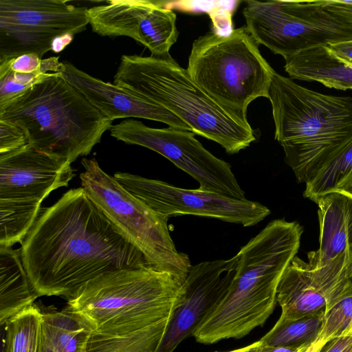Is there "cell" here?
I'll use <instances>...</instances> for the list:
<instances>
[{
  "label": "cell",
  "mask_w": 352,
  "mask_h": 352,
  "mask_svg": "<svg viewBox=\"0 0 352 352\" xmlns=\"http://www.w3.org/2000/svg\"><path fill=\"white\" fill-rule=\"evenodd\" d=\"M239 256L192 265L182 286V299L155 352H173L228 292Z\"/></svg>",
  "instance_id": "cell-15"
},
{
  "label": "cell",
  "mask_w": 352,
  "mask_h": 352,
  "mask_svg": "<svg viewBox=\"0 0 352 352\" xmlns=\"http://www.w3.org/2000/svg\"><path fill=\"white\" fill-rule=\"evenodd\" d=\"M92 30L102 36H124L147 47L151 56L170 57L179 32L176 14L162 2L148 0H113L88 8Z\"/></svg>",
  "instance_id": "cell-14"
},
{
  "label": "cell",
  "mask_w": 352,
  "mask_h": 352,
  "mask_svg": "<svg viewBox=\"0 0 352 352\" xmlns=\"http://www.w3.org/2000/svg\"><path fill=\"white\" fill-rule=\"evenodd\" d=\"M71 162L40 151L28 143L0 154V200L41 204L74 177Z\"/></svg>",
  "instance_id": "cell-16"
},
{
  "label": "cell",
  "mask_w": 352,
  "mask_h": 352,
  "mask_svg": "<svg viewBox=\"0 0 352 352\" xmlns=\"http://www.w3.org/2000/svg\"><path fill=\"white\" fill-rule=\"evenodd\" d=\"M261 344H262V342L259 340L258 341H256V342H255L250 345H248L246 346H243L240 349H237L230 351H226V352H258ZM216 352H217V351H216Z\"/></svg>",
  "instance_id": "cell-36"
},
{
  "label": "cell",
  "mask_w": 352,
  "mask_h": 352,
  "mask_svg": "<svg viewBox=\"0 0 352 352\" xmlns=\"http://www.w3.org/2000/svg\"><path fill=\"white\" fill-rule=\"evenodd\" d=\"M275 139L297 181L307 182L352 138V98L321 94L276 72L268 93Z\"/></svg>",
  "instance_id": "cell-2"
},
{
  "label": "cell",
  "mask_w": 352,
  "mask_h": 352,
  "mask_svg": "<svg viewBox=\"0 0 352 352\" xmlns=\"http://www.w3.org/2000/svg\"><path fill=\"white\" fill-rule=\"evenodd\" d=\"M327 344L328 343L316 341L311 346L300 352H320Z\"/></svg>",
  "instance_id": "cell-38"
},
{
  "label": "cell",
  "mask_w": 352,
  "mask_h": 352,
  "mask_svg": "<svg viewBox=\"0 0 352 352\" xmlns=\"http://www.w3.org/2000/svg\"><path fill=\"white\" fill-rule=\"evenodd\" d=\"M81 164V187L93 202L151 267L171 274L183 284L192 265L188 256L175 248L168 219L129 193L94 158H83Z\"/></svg>",
  "instance_id": "cell-7"
},
{
  "label": "cell",
  "mask_w": 352,
  "mask_h": 352,
  "mask_svg": "<svg viewBox=\"0 0 352 352\" xmlns=\"http://www.w3.org/2000/svg\"><path fill=\"white\" fill-rule=\"evenodd\" d=\"M51 74L45 72L34 74L17 73L12 71L4 63H0V107L32 85L45 79Z\"/></svg>",
  "instance_id": "cell-28"
},
{
  "label": "cell",
  "mask_w": 352,
  "mask_h": 352,
  "mask_svg": "<svg viewBox=\"0 0 352 352\" xmlns=\"http://www.w3.org/2000/svg\"><path fill=\"white\" fill-rule=\"evenodd\" d=\"M27 144L25 133L20 127L0 120V154L18 149Z\"/></svg>",
  "instance_id": "cell-29"
},
{
  "label": "cell",
  "mask_w": 352,
  "mask_h": 352,
  "mask_svg": "<svg viewBox=\"0 0 352 352\" xmlns=\"http://www.w3.org/2000/svg\"><path fill=\"white\" fill-rule=\"evenodd\" d=\"M41 329L56 352H87L93 333L88 323L67 307L41 312Z\"/></svg>",
  "instance_id": "cell-21"
},
{
  "label": "cell",
  "mask_w": 352,
  "mask_h": 352,
  "mask_svg": "<svg viewBox=\"0 0 352 352\" xmlns=\"http://www.w3.org/2000/svg\"><path fill=\"white\" fill-rule=\"evenodd\" d=\"M0 326L1 339V352H10L9 326L8 321L0 324Z\"/></svg>",
  "instance_id": "cell-34"
},
{
  "label": "cell",
  "mask_w": 352,
  "mask_h": 352,
  "mask_svg": "<svg viewBox=\"0 0 352 352\" xmlns=\"http://www.w3.org/2000/svg\"><path fill=\"white\" fill-rule=\"evenodd\" d=\"M41 204L0 200V246L21 243L40 213Z\"/></svg>",
  "instance_id": "cell-24"
},
{
  "label": "cell",
  "mask_w": 352,
  "mask_h": 352,
  "mask_svg": "<svg viewBox=\"0 0 352 352\" xmlns=\"http://www.w3.org/2000/svg\"><path fill=\"white\" fill-rule=\"evenodd\" d=\"M170 319L122 337H107L92 333L87 352H155Z\"/></svg>",
  "instance_id": "cell-22"
},
{
  "label": "cell",
  "mask_w": 352,
  "mask_h": 352,
  "mask_svg": "<svg viewBox=\"0 0 352 352\" xmlns=\"http://www.w3.org/2000/svg\"><path fill=\"white\" fill-rule=\"evenodd\" d=\"M307 258L306 262L296 256L279 281V321L325 311L352 292V248L326 261H320L314 251Z\"/></svg>",
  "instance_id": "cell-13"
},
{
  "label": "cell",
  "mask_w": 352,
  "mask_h": 352,
  "mask_svg": "<svg viewBox=\"0 0 352 352\" xmlns=\"http://www.w3.org/2000/svg\"><path fill=\"white\" fill-rule=\"evenodd\" d=\"M285 60L284 68L291 79L352 90V63L338 56L327 45L302 50Z\"/></svg>",
  "instance_id": "cell-18"
},
{
  "label": "cell",
  "mask_w": 352,
  "mask_h": 352,
  "mask_svg": "<svg viewBox=\"0 0 352 352\" xmlns=\"http://www.w3.org/2000/svg\"><path fill=\"white\" fill-rule=\"evenodd\" d=\"M320 247L314 251L322 261L332 259L352 248V197L331 192L318 197Z\"/></svg>",
  "instance_id": "cell-19"
},
{
  "label": "cell",
  "mask_w": 352,
  "mask_h": 352,
  "mask_svg": "<svg viewBox=\"0 0 352 352\" xmlns=\"http://www.w3.org/2000/svg\"><path fill=\"white\" fill-rule=\"evenodd\" d=\"M285 266L274 254L253 249L239 254L231 285L222 299L205 316L192 336L214 344L241 338L262 327L273 312Z\"/></svg>",
  "instance_id": "cell-9"
},
{
  "label": "cell",
  "mask_w": 352,
  "mask_h": 352,
  "mask_svg": "<svg viewBox=\"0 0 352 352\" xmlns=\"http://www.w3.org/2000/svg\"><path fill=\"white\" fill-rule=\"evenodd\" d=\"M324 311L284 321L278 320L260 340L272 346L309 347L315 343L320 332Z\"/></svg>",
  "instance_id": "cell-23"
},
{
  "label": "cell",
  "mask_w": 352,
  "mask_h": 352,
  "mask_svg": "<svg viewBox=\"0 0 352 352\" xmlns=\"http://www.w3.org/2000/svg\"><path fill=\"white\" fill-rule=\"evenodd\" d=\"M59 73L94 107L112 121L124 118H143L192 132L186 123L166 108L115 84L94 77L68 61H61Z\"/></svg>",
  "instance_id": "cell-17"
},
{
  "label": "cell",
  "mask_w": 352,
  "mask_h": 352,
  "mask_svg": "<svg viewBox=\"0 0 352 352\" xmlns=\"http://www.w3.org/2000/svg\"><path fill=\"white\" fill-rule=\"evenodd\" d=\"M245 28L256 43L284 59L302 50L352 40L340 1H245Z\"/></svg>",
  "instance_id": "cell-8"
},
{
  "label": "cell",
  "mask_w": 352,
  "mask_h": 352,
  "mask_svg": "<svg viewBox=\"0 0 352 352\" xmlns=\"http://www.w3.org/2000/svg\"><path fill=\"white\" fill-rule=\"evenodd\" d=\"M186 69L214 101L248 126V107L258 98H268L275 72L245 27L226 35L210 31L195 40Z\"/></svg>",
  "instance_id": "cell-6"
},
{
  "label": "cell",
  "mask_w": 352,
  "mask_h": 352,
  "mask_svg": "<svg viewBox=\"0 0 352 352\" xmlns=\"http://www.w3.org/2000/svg\"><path fill=\"white\" fill-rule=\"evenodd\" d=\"M113 82L169 110L193 133L218 143L229 154L239 153L256 139L251 126L226 111L171 56L123 55Z\"/></svg>",
  "instance_id": "cell-5"
},
{
  "label": "cell",
  "mask_w": 352,
  "mask_h": 352,
  "mask_svg": "<svg viewBox=\"0 0 352 352\" xmlns=\"http://www.w3.org/2000/svg\"><path fill=\"white\" fill-rule=\"evenodd\" d=\"M74 38L72 34H65L56 37L52 43V49L53 52L58 53L63 51L69 44L72 43Z\"/></svg>",
  "instance_id": "cell-33"
},
{
  "label": "cell",
  "mask_w": 352,
  "mask_h": 352,
  "mask_svg": "<svg viewBox=\"0 0 352 352\" xmlns=\"http://www.w3.org/2000/svg\"><path fill=\"white\" fill-rule=\"evenodd\" d=\"M352 169V138L305 183L303 196L315 202L333 190Z\"/></svg>",
  "instance_id": "cell-25"
},
{
  "label": "cell",
  "mask_w": 352,
  "mask_h": 352,
  "mask_svg": "<svg viewBox=\"0 0 352 352\" xmlns=\"http://www.w3.org/2000/svg\"><path fill=\"white\" fill-rule=\"evenodd\" d=\"M37 297L19 250L0 246V324L34 305Z\"/></svg>",
  "instance_id": "cell-20"
},
{
  "label": "cell",
  "mask_w": 352,
  "mask_h": 352,
  "mask_svg": "<svg viewBox=\"0 0 352 352\" xmlns=\"http://www.w3.org/2000/svg\"><path fill=\"white\" fill-rule=\"evenodd\" d=\"M182 283L171 274L149 266L102 274L68 300L93 333L122 337L172 318L179 307Z\"/></svg>",
  "instance_id": "cell-3"
},
{
  "label": "cell",
  "mask_w": 352,
  "mask_h": 352,
  "mask_svg": "<svg viewBox=\"0 0 352 352\" xmlns=\"http://www.w3.org/2000/svg\"><path fill=\"white\" fill-rule=\"evenodd\" d=\"M10 352H40L41 311L32 305L8 320Z\"/></svg>",
  "instance_id": "cell-26"
},
{
  "label": "cell",
  "mask_w": 352,
  "mask_h": 352,
  "mask_svg": "<svg viewBox=\"0 0 352 352\" xmlns=\"http://www.w3.org/2000/svg\"><path fill=\"white\" fill-rule=\"evenodd\" d=\"M87 10L66 0H0V62L25 54L42 58L56 37L86 29Z\"/></svg>",
  "instance_id": "cell-11"
},
{
  "label": "cell",
  "mask_w": 352,
  "mask_h": 352,
  "mask_svg": "<svg viewBox=\"0 0 352 352\" xmlns=\"http://www.w3.org/2000/svg\"><path fill=\"white\" fill-rule=\"evenodd\" d=\"M340 58L352 63V40L327 45Z\"/></svg>",
  "instance_id": "cell-31"
},
{
  "label": "cell",
  "mask_w": 352,
  "mask_h": 352,
  "mask_svg": "<svg viewBox=\"0 0 352 352\" xmlns=\"http://www.w3.org/2000/svg\"><path fill=\"white\" fill-rule=\"evenodd\" d=\"M344 336H352V292L324 311L316 341L329 343Z\"/></svg>",
  "instance_id": "cell-27"
},
{
  "label": "cell",
  "mask_w": 352,
  "mask_h": 352,
  "mask_svg": "<svg viewBox=\"0 0 352 352\" xmlns=\"http://www.w3.org/2000/svg\"><path fill=\"white\" fill-rule=\"evenodd\" d=\"M40 352H56L52 344L44 336L43 331L41 333V342Z\"/></svg>",
  "instance_id": "cell-37"
},
{
  "label": "cell",
  "mask_w": 352,
  "mask_h": 352,
  "mask_svg": "<svg viewBox=\"0 0 352 352\" xmlns=\"http://www.w3.org/2000/svg\"><path fill=\"white\" fill-rule=\"evenodd\" d=\"M320 352H352V336H344L331 340Z\"/></svg>",
  "instance_id": "cell-30"
},
{
  "label": "cell",
  "mask_w": 352,
  "mask_h": 352,
  "mask_svg": "<svg viewBox=\"0 0 352 352\" xmlns=\"http://www.w3.org/2000/svg\"><path fill=\"white\" fill-rule=\"evenodd\" d=\"M331 192H341L352 197V169L336 186Z\"/></svg>",
  "instance_id": "cell-32"
},
{
  "label": "cell",
  "mask_w": 352,
  "mask_h": 352,
  "mask_svg": "<svg viewBox=\"0 0 352 352\" xmlns=\"http://www.w3.org/2000/svg\"><path fill=\"white\" fill-rule=\"evenodd\" d=\"M19 251L38 297L69 300L102 274L149 266L82 187L70 189L39 213Z\"/></svg>",
  "instance_id": "cell-1"
},
{
  "label": "cell",
  "mask_w": 352,
  "mask_h": 352,
  "mask_svg": "<svg viewBox=\"0 0 352 352\" xmlns=\"http://www.w3.org/2000/svg\"><path fill=\"white\" fill-rule=\"evenodd\" d=\"M113 177L129 193L167 219L190 214L249 227L271 212L267 206L247 199H238L199 188H178L128 173L117 172Z\"/></svg>",
  "instance_id": "cell-12"
},
{
  "label": "cell",
  "mask_w": 352,
  "mask_h": 352,
  "mask_svg": "<svg viewBox=\"0 0 352 352\" xmlns=\"http://www.w3.org/2000/svg\"><path fill=\"white\" fill-rule=\"evenodd\" d=\"M0 120L20 127L34 148L71 163L89 154L113 125L59 72L0 107Z\"/></svg>",
  "instance_id": "cell-4"
},
{
  "label": "cell",
  "mask_w": 352,
  "mask_h": 352,
  "mask_svg": "<svg viewBox=\"0 0 352 352\" xmlns=\"http://www.w3.org/2000/svg\"><path fill=\"white\" fill-rule=\"evenodd\" d=\"M307 348L308 347L292 348L285 346H272L264 345L262 344L258 352H300L302 350L305 349Z\"/></svg>",
  "instance_id": "cell-35"
},
{
  "label": "cell",
  "mask_w": 352,
  "mask_h": 352,
  "mask_svg": "<svg viewBox=\"0 0 352 352\" xmlns=\"http://www.w3.org/2000/svg\"><path fill=\"white\" fill-rule=\"evenodd\" d=\"M109 131L118 140L146 147L165 157L197 180L200 190L246 199L230 164L206 150L191 131L170 126L153 128L133 119L112 125Z\"/></svg>",
  "instance_id": "cell-10"
}]
</instances>
